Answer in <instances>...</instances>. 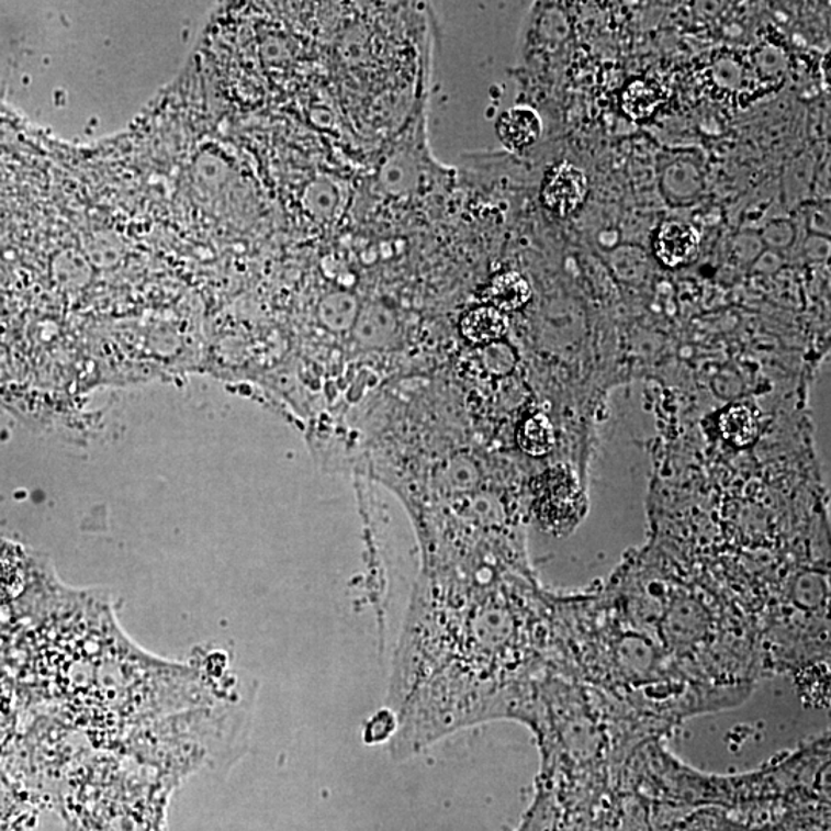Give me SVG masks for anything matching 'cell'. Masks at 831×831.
Returning a JSON list of instances; mask_svg holds the SVG:
<instances>
[{
	"label": "cell",
	"mask_w": 831,
	"mask_h": 831,
	"mask_svg": "<svg viewBox=\"0 0 831 831\" xmlns=\"http://www.w3.org/2000/svg\"><path fill=\"white\" fill-rule=\"evenodd\" d=\"M175 781L125 770H96L68 777L56 793L76 831H164Z\"/></svg>",
	"instance_id": "cell-1"
},
{
	"label": "cell",
	"mask_w": 831,
	"mask_h": 831,
	"mask_svg": "<svg viewBox=\"0 0 831 831\" xmlns=\"http://www.w3.org/2000/svg\"><path fill=\"white\" fill-rule=\"evenodd\" d=\"M534 494L536 516L550 534H569L580 523L585 508L584 494L576 476L565 467L546 471L536 479Z\"/></svg>",
	"instance_id": "cell-2"
},
{
	"label": "cell",
	"mask_w": 831,
	"mask_h": 831,
	"mask_svg": "<svg viewBox=\"0 0 831 831\" xmlns=\"http://www.w3.org/2000/svg\"><path fill=\"white\" fill-rule=\"evenodd\" d=\"M428 167L430 160L424 155L423 148L402 142L382 164L379 183L393 196L415 194L427 183V175L430 176Z\"/></svg>",
	"instance_id": "cell-3"
},
{
	"label": "cell",
	"mask_w": 831,
	"mask_h": 831,
	"mask_svg": "<svg viewBox=\"0 0 831 831\" xmlns=\"http://www.w3.org/2000/svg\"><path fill=\"white\" fill-rule=\"evenodd\" d=\"M588 183L584 171L572 164H561L547 176L542 187L543 204L559 216L576 212L587 196Z\"/></svg>",
	"instance_id": "cell-4"
},
{
	"label": "cell",
	"mask_w": 831,
	"mask_h": 831,
	"mask_svg": "<svg viewBox=\"0 0 831 831\" xmlns=\"http://www.w3.org/2000/svg\"><path fill=\"white\" fill-rule=\"evenodd\" d=\"M698 235L684 222H667L662 225L654 240V251L667 267H681L690 262L698 252Z\"/></svg>",
	"instance_id": "cell-5"
},
{
	"label": "cell",
	"mask_w": 831,
	"mask_h": 831,
	"mask_svg": "<svg viewBox=\"0 0 831 831\" xmlns=\"http://www.w3.org/2000/svg\"><path fill=\"white\" fill-rule=\"evenodd\" d=\"M541 132V119L526 106L505 111L497 122V136L510 149H523L535 144Z\"/></svg>",
	"instance_id": "cell-6"
},
{
	"label": "cell",
	"mask_w": 831,
	"mask_h": 831,
	"mask_svg": "<svg viewBox=\"0 0 831 831\" xmlns=\"http://www.w3.org/2000/svg\"><path fill=\"white\" fill-rule=\"evenodd\" d=\"M508 332V319L493 306H478L462 317L461 333L470 342L484 346L503 339Z\"/></svg>",
	"instance_id": "cell-7"
},
{
	"label": "cell",
	"mask_w": 831,
	"mask_h": 831,
	"mask_svg": "<svg viewBox=\"0 0 831 831\" xmlns=\"http://www.w3.org/2000/svg\"><path fill=\"white\" fill-rule=\"evenodd\" d=\"M531 289L524 276L507 271L497 274L485 291V299L490 306L504 312H516L530 301Z\"/></svg>",
	"instance_id": "cell-8"
},
{
	"label": "cell",
	"mask_w": 831,
	"mask_h": 831,
	"mask_svg": "<svg viewBox=\"0 0 831 831\" xmlns=\"http://www.w3.org/2000/svg\"><path fill=\"white\" fill-rule=\"evenodd\" d=\"M719 430L734 447H746L756 439L757 423L752 409L744 405H733L719 417Z\"/></svg>",
	"instance_id": "cell-9"
},
{
	"label": "cell",
	"mask_w": 831,
	"mask_h": 831,
	"mask_svg": "<svg viewBox=\"0 0 831 831\" xmlns=\"http://www.w3.org/2000/svg\"><path fill=\"white\" fill-rule=\"evenodd\" d=\"M518 443L527 454L535 458L550 453L554 446V430L549 417L535 415L524 420L518 430Z\"/></svg>",
	"instance_id": "cell-10"
},
{
	"label": "cell",
	"mask_w": 831,
	"mask_h": 831,
	"mask_svg": "<svg viewBox=\"0 0 831 831\" xmlns=\"http://www.w3.org/2000/svg\"><path fill=\"white\" fill-rule=\"evenodd\" d=\"M661 103V91L647 80H635L622 94L624 111L631 119H647Z\"/></svg>",
	"instance_id": "cell-11"
}]
</instances>
